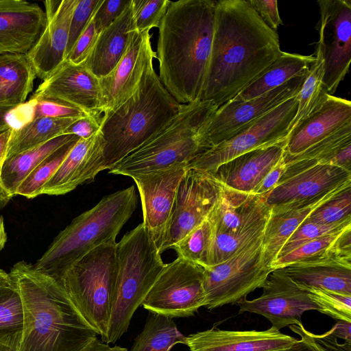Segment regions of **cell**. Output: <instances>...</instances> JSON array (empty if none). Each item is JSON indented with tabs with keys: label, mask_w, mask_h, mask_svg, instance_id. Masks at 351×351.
<instances>
[{
	"label": "cell",
	"mask_w": 351,
	"mask_h": 351,
	"mask_svg": "<svg viewBox=\"0 0 351 351\" xmlns=\"http://www.w3.org/2000/svg\"><path fill=\"white\" fill-rule=\"evenodd\" d=\"M281 51L276 31L247 0L216 1L211 51L199 100L218 108L232 100Z\"/></svg>",
	"instance_id": "6da1fadb"
},
{
	"label": "cell",
	"mask_w": 351,
	"mask_h": 351,
	"mask_svg": "<svg viewBox=\"0 0 351 351\" xmlns=\"http://www.w3.org/2000/svg\"><path fill=\"white\" fill-rule=\"evenodd\" d=\"M215 3L170 1L158 27V77L181 104L200 99L211 51Z\"/></svg>",
	"instance_id": "7a4b0ae2"
},
{
	"label": "cell",
	"mask_w": 351,
	"mask_h": 351,
	"mask_svg": "<svg viewBox=\"0 0 351 351\" xmlns=\"http://www.w3.org/2000/svg\"><path fill=\"white\" fill-rule=\"evenodd\" d=\"M8 274L23 307L20 351H80L97 337L56 280L24 261Z\"/></svg>",
	"instance_id": "3957f363"
},
{
	"label": "cell",
	"mask_w": 351,
	"mask_h": 351,
	"mask_svg": "<svg viewBox=\"0 0 351 351\" xmlns=\"http://www.w3.org/2000/svg\"><path fill=\"white\" fill-rule=\"evenodd\" d=\"M178 103L149 64L134 94L100 120L104 140L103 171L143 145L178 112Z\"/></svg>",
	"instance_id": "277c9868"
},
{
	"label": "cell",
	"mask_w": 351,
	"mask_h": 351,
	"mask_svg": "<svg viewBox=\"0 0 351 351\" xmlns=\"http://www.w3.org/2000/svg\"><path fill=\"white\" fill-rule=\"evenodd\" d=\"M136 204L134 185L105 196L57 235L34 265L35 269L58 280L74 263L94 248L116 243Z\"/></svg>",
	"instance_id": "5b68a950"
},
{
	"label": "cell",
	"mask_w": 351,
	"mask_h": 351,
	"mask_svg": "<svg viewBox=\"0 0 351 351\" xmlns=\"http://www.w3.org/2000/svg\"><path fill=\"white\" fill-rule=\"evenodd\" d=\"M217 108L209 101L181 104L161 130L114 165L109 173L133 178L180 163L189 164L206 151L203 130Z\"/></svg>",
	"instance_id": "8992f818"
},
{
	"label": "cell",
	"mask_w": 351,
	"mask_h": 351,
	"mask_svg": "<svg viewBox=\"0 0 351 351\" xmlns=\"http://www.w3.org/2000/svg\"><path fill=\"white\" fill-rule=\"evenodd\" d=\"M160 254L143 223L117 243V277L103 342L114 343L127 332L134 312L166 265Z\"/></svg>",
	"instance_id": "52a82bcc"
},
{
	"label": "cell",
	"mask_w": 351,
	"mask_h": 351,
	"mask_svg": "<svg viewBox=\"0 0 351 351\" xmlns=\"http://www.w3.org/2000/svg\"><path fill=\"white\" fill-rule=\"evenodd\" d=\"M116 244L94 248L57 280L101 340L108 330L117 277Z\"/></svg>",
	"instance_id": "ba28073f"
},
{
	"label": "cell",
	"mask_w": 351,
	"mask_h": 351,
	"mask_svg": "<svg viewBox=\"0 0 351 351\" xmlns=\"http://www.w3.org/2000/svg\"><path fill=\"white\" fill-rule=\"evenodd\" d=\"M262 239L219 264L203 267L204 307L212 310L236 304L261 288L274 269L265 266Z\"/></svg>",
	"instance_id": "9c48e42d"
},
{
	"label": "cell",
	"mask_w": 351,
	"mask_h": 351,
	"mask_svg": "<svg viewBox=\"0 0 351 351\" xmlns=\"http://www.w3.org/2000/svg\"><path fill=\"white\" fill-rule=\"evenodd\" d=\"M297 108L295 96L234 136L199 154L188 167L212 173L219 165L241 154L285 141Z\"/></svg>",
	"instance_id": "30bf717a"
},
{
	"label": "cell",
	"mask_w": 351,
	"mask_h": 351,
	"mask_svg": "<svg viewBox=\"0 0 351 351\" xmlns=\"http://www.w3.org/2000/svg\"><path fill=\"white\" fill-rule=\"evenodd\" d=\"M202 266L177 257L165 265L144 299L149 311L165 316H192L205 304Z\"/></svg>",
	"instance_id": "8fae6325"
},
{
	"label": "cell",
	"mask_w": 351,
	"mask_h": 351,
	"mask_svg": "<svg viewBox=\"0 0 351 351\" xmlns=\"http://www.w3.org/2000/svg\"><path fill=\"white\" fill-rule=\"evenodd\" d=\"M308 71L260 96L247 100H230L219 107L203 130L202 141L206 150L230 138L285 101L295 97Z\"/></svg>",
	"instance_id": "7c38bea8"
},
{
	"label": "cell",
	"mask_w": 351,
	"mask_h": 351,
	"mask_svg": "<svg viewBox=\"0 0 351 351\" xmlns=\"http://www.w3.org/2000/svg\"><path fill=\"white\" fill-rule=\"evenodd\" d=\"M317 48L324 61V85L332 95L349 71L351 61L350 0H319Z\"/></svg>",
	"instance_id": "4fadbf2b"
},
{
	"label": "cell",
	"mask_w": 351,
	"mask_h": 351,
	"mask_svg": "<svg viewBox=\"0 0 351 351\" xmlns=\"http://www.w3.org/2000/svg\"><path fill=\"white\" fill-rule=\"evenodd\" d=\"M223 188V186L210 173L189 168L177 190L161 253L171 248L207 218Z\"/></svg>",
	"instance_id": "5bb4252c"
},
{
	"label": "cell",
	"mask_w": 351,
	"mask_h": 351,
	"mask_svg": "<svg viewBox=\"0 0 351 351\" xmlns=\"http://www.w3.org/2000/svg\"><path fill=\"white\" fill-rule=\"evenodd\" d=\"M261 288L263 293L259 297L253 300L244 298L236 304L239 313L261 315L277 330L302 322L301 317L305 311H318L308 293L282 269L272 271Z\"/></svg>",
	"instance_id": "9a60e30c"
},
{
	"label": "cell",
	"mask_w": 351,
	"mask_h": 351,
	"mask_svg": "<svg viewBox=\"0 0 351 351\" xmlns=\"http://www.w3.org/2000/svg\"><path fill=\"white\" fill-rule=\"evenodd\" d=\"M187 163L141 174L132 178L142 205V223L160 253L169 230L180 182L189 169Z\"/></svg>",
	"instance_id": "2e32d148"
},
{
	"label": "cell",
	"mask_w": 351,
	"mask_h": 351,
	"mask_svg": "<svg viewBox=\"0 0 351 351\" xmlns=\"http://www.w3.org/2000/svg\"><path fill=\"white\" fill-rule=\"evenodd\" d=\"M351 181V171L314 160L286 165L278 182L265 196L271 208L315 198Z\"/></svg>",
	"instance_id": "e0dca14e"
},
{
	"label": "cell",
	"mask_w": 351,
	"mask_h": 351,
	"mask_svg": "<svg viewBox=\"0 0 351 351\" xmlns=\"http://www.w3.org/2000/svg\"><path fill=\"white\" fill-rule=\"evenodd\" d=\"M149 31L134 29L117 64L106 75L99 78L102 114L116 109L134 94L145 71L156 58Z\"/></svg>",
	"instance_id": "ac0fdd59"
},
{
	"label": "cell",
	"mask_w": 351,
	"mask_h": 351,
	"mask_svg": "<svg viewBox=\"0 0 351 351\" xmlns=\"http://www.w3.org/2000/svg\"><path fill=\"white\" fill-rule=\"evenodd\" d=\"M51 99L73 105L90 116L101 117L99 79L85 65L65 60L40 84L30 99Z\"/></svg>",
	"instance_id": "d6986e66"
},
{
	"label": "cell",
	"mask_w": 351,
	"mask_h": 351,
	"mask_svg": "<svg viewBox=\"0 0 351 351\" xmlns=\"http://www.w3.org/2000/svg\"><path fill=\"white\" fill-rule=\"evenodd\" d=\"M77 0H48L44 2L46 27L26 54L37 77L47 80L66 60L71 17Z\"/></svg>",
	"instance_id": "ffe728a7"
},
{
	"label": "cell",
	"mask_w": 351,
	"mask_h": 351,
	"mask_svg": "<svg viewBox=\"0 0 351 351\" xmlns=\"http://www.w3.org/2000/svg\"><path fill=\"white\" fill-rule=\"evenodd\" d=\"M299 341L273 327L265 330L210 328L186 337L190 351H284Z\"/></svg>",
	"instance_id": "44dd1931"
},
{
	"label": "cell",
	"mask_w": 351,
	"mask_h": 351,
	"mask_svg": "<svg viewBox=\"0 0 351 351\" xmlns=\"http://www.w3.org/2000/svg\"><path fill=\"white\" fill-rule=\"evenodd\" d=\"M46 24L45 11L37 3L0 0V54H27Z\"/></svg>",
	"instance_id": "7402d4cb"
},
{
	"label": "cell",
	"mask_w": 351,
	"mask_h": 351,
	"mask_svg": "<svg viewBox=\"0 0 351 351\" xmlns=\"http://www.w3.org/2000/svg\"><path fill=\"white\" fill-rule=\"evenodd\" d=\"M349 124L350 101L328 94L315 110L290 131L285 140V156L301 154Z\"/></svg>",
	"instance_id": "603a6c76"
},
{
	"label": "cell",
	"mask_w": 351,
	"mask_h": 351,
	"mask_svg": "<svg viewBox=\"0 0 351 351\" xmlns=\"http://www.w3.org/2000/svg\"><path fill=\"white\" fill-rule=\"evenodd\" d=\"M104 140L101 130L80 138L43 187V194L60 195L90 182L103 171Z\"/></svg>",
	"instance_id": "cb8c5ba5"
},
{
	"label": "cell",
	"mask_w": 351,
	"mask_h": 351,
	"mask_svg": "<svg viewBox=\"0 0 351 351\" xmlns=\"http://www.w3.org/2000/svg\"><path fill=\"white\" fill-rule=\"evenodd\" d=\"M349 185L351 181L311 199L271 207L261 241L265 266L271 268L284 244L315 209Z\"/></svg>",
	"instance_id": "d4e9b609"
},
{
	"label": "cell",
	"mask_w": 351,
	"mask_h": 351,
	"mask_svg": "<svg viewBox=\"0 0 351 351\" xmlns=\"http://www.w3.org/2000/svg\"><path fill=\"white\" fill-rule=\"evenodd\" d=\"M285 141L241 154L219 165L211 174L225 187L252 193L285 156Z\"/></svg>",
	"instance_id": "484cf974"
},
{
	"label": "cell",
	"mask_w": 351,
	"mask_h": 351,
	"mask_svg": "<svg viewBox=\"0 0 351 351\" xmlns=\"http://www.w3.org/2000/svg\"><path fill=\"white\" fill-rule=\"evenodd\" d=\"M266 195L243 193L223 186L208 216L215 232L236 233L268 219L270 207Z\"/></svg>",
	"instance_id": "4316f807"
},
{
	"label": "cell",
	"mask_w": 351,
	"mask_h": 351,
	"mask_svg": "<svg viewBox=\"0 0 351 351\" xmlns=\"http://www.w3.org/2000/svg\"><path fill=\"white\" fill-rule=\"evenodd\" d=\"M132 0L122 14L98 35L94 47L84 62L98 78L109 73L124 54L130 35L136 29Z\"/></svg>",
	"instance_id": "83f0119b"
},
{
	"label": "cell",
	"mask_w": 351,
	"mask_h": 351,
	"mask_svg": "<svg viewBox=\"0 0 351 351\" xmlns=\"http://www.w3.org/2000/svg\"><path fill=\"white\" fill-rule=\"evenodd\" d=\"M280 269L299 287L351 295V261L328 257L297 263Z\"/></svg>",
	"instance_id": "f1b7e54d"
},
{
	"label": "cell",
	"mask_w": 351,
	"mask_h": 351,
	"mask_svg": "<svg viewBox=\"0 0 351 351\" xmlns=\"http://www.w3.org/2000/svg\"><path fill=\"white\" fill-rule=\"evenodd\" d=\"M315 56L281 51L263 73L232 100H247L260 96L307 72Z\"/></svg>",
	"instance_id": "f546056e"
},
{
	"label": "cell",
	"mask_w": 351,
	"mask_h": 351,
	"mask_svg": "<svg viewBox=\"0 0 351 351\" xmlns=\"http://www.w3.org/2000/svg\"><path fill=\"white\" fill-rule=\"evenodd\" d=\"M77 138L79 137L73 134H62L39 146L7 158L0 169L2 184L14 196L21 183L46 157Z\"/></svg>",
	"instance_id": "4dcf8cb0"
},
{
	"label": "cell",
	"mask_w": 351,
	"mask_h": 351,
	"mask_svg": "<svg viewBox=\"0 0 351 351\" xmlns=\"http://www.w3.org/2000/svg\"><path fill=\"white\" fill-rule=\"evenodd\" d=\"M77 119L40 117L28 120L14 128L6 158L64 134L65 130Z\"/></svg>",
	"instance_id": "1f68e13d"
},
{
	"label": "cell",
	"mask_w": 351,
	"mask_h": 351,
	"mask_svg": "<svg viewBox=\"0 0 351 351\" xmlns=\"http://www.w3.org/2000/svg\"><path fill=\"white\" fill-rule=\"evenodd\" d=\"M36 77L26 54H0V86L8 101L14 105L25 104Z\"/></svg>",
	"instance_id": "d6a6232c"
},
{
	"label": "cell",
	"mask_w": 351,
	"mask_h": 351,
	"mask_svg": "<svg viewBox=\"0 0 351 351\" xmlns=\"http://www.w3.org/2000/svg\"><path fill=\"white\" fill-rule=\"evenodd\" d=\"M177 343L186 345V337L178 330L173 319L149 311L130 351H170Z\"/></svg>",
	"instance_id": "836d02e7"
},
{
	"label": "cell",
	"mask_w": 351,
	"mask_h": 351,
	"mask_svg": "<svg viewBox=\"0 0 351 351\" xmlns=\"http://www.w3.org/2000/svg\"><path fill=\"white\" fill-rule=\"evenodd\" d=\"M266 222L236 233H223L213 230L205 264L202 267L223 263L262 239Z\"/></svg>",
	"instance_id": "e575fe53"
},
{
	"label": "cell",
	"mask_w": 351,
	"mask_h": 351,
	"mask_svg": "<svg viewBox=\"0 0 351 351\" xmlns=\"http://www.w3.org/2000/svg\"><path fill=\"white\" fill-rule=\"evenodd\" d=\"M324 61L321 53L316 49L315 60L308 69L300 92L296 95L297 112L290 125L289 132L298 123L315 110L326 99L328 94L324 85Z\"/></svg>",
	"instance_id": "d590c367"
},
{
	"label": "cell",
	"mask_w": 351,
	"mask_h": 351,
	"mask_svg": "<svg viewBox=\"0 0 351 351\" xmlns=\"http://www.w3.org/2000/svg\"><path fill=\"white\" fill-rule=\"evenodd\" d=\"M343 230L321 237L302 245L286 255L278 258L272 263L271 268L273 269H280L297 263L328 257L348 260L341 256L337 247V239Z\"/></svg>",
	"instance_id": "8d00e7d4"
},
{
	"label": "cell",
	"mask_w": 351,
	"mask_h": 351,
	"mask_svg": "<svg viewBox=\"0 0 351 351\" xmlns=\"http://www.w3.org/2000/svg\"><path fill=\"white\" fill-rule=\"evenodd\" d=\"M79 139L77 138L68 142L46 157L21 183L15 195L34 198L42 195L44 186Z\"/></svg>",
	"instance_id": "74e56055"
},
{
	"label": "cell",
	"mask_w": 351,
	"mask_h": 351,
	"mask_svg": "<svg viewBox=\"0 0 351 351\" xmlns=\"http://www.w3.org/2000/svg\"><path fill=\"white\" fill-rule=\"evenodd\" d=\"M213 234L208 217L171 248L178 256L203 267Z\"/></svg>",
	"instance_id": "f35d334b"
},
{
	"label": "cell",
	"mask_w": 351,
	"mask_h": 351,
	"mask_svg": "<svg viewBox=\"0 0 351 351\" xmlns=\"http://www.w3.org/2000/svg\"><path fill=\"white\" fill-rule=\"evenodd\" d=\"M305 221L322 224L351 221V185L315 209Z\"/></svg>",
	"instance_id": "ab89813d"
},
{
	"label": "cell",
	"mask_w": 351,
	"mask_h": 351,
	"mask_svg": "<svg viewBox=\"0 0 351 351\" xmlns=\"http://www.w3.org/2000/svg\"><path fill=\"white\" fill-rule=\"evenodd\" d=\"M23 327V307L18 289L12 281L0 285V333L21 331Z\"/></svg>",
	"instance_id": "60d3db41"
},
{
	"label": "cell",
	"mask_w": 351,
	"mask_h": 351,
	"mask_svg": "<svg viewBox=\"0 0 351 351\" xmlns=\"http://www.w3.org/2000/svg\"><path fill=\"white\" fill-rule=\"evenodd\" d=\"M318 306V311L330 317L351 322V295L320 288L300 287Z\"/></svg>",
	"instance_id": "b9f144b4"
},
{
	"label": "cell",
	"mask_w": 351,
	"mask_h": 351,
	"mask_svg": "<svg viewBox=\"0 0 351 351\" xmlns=\"http://www.w3.org/2000/svg\"><path fill=\"white\" fill-rule=\"evenodd\" d=\"M349 226H351V221L335 224H322L304 220L284 244L278 258L286 255L307 242L339 232Z\"/></svg>",
	"instance_id": "7bdbcfd3"
},
{
	"label": "cell",
	"mask_w": 351,
	"mask_h": 351,
	"mask_svg": "<svg viewBox=\"0 0 351 351\" xmlns=\"http://www.w3.org/2000/svg\"><path fill=\"white\" fill-rule=\"evenodd\" d=\"M349 141H351V124L343 127L301 154L284 156V160L285 165L309 160H314L319 163L335 149Z\"/></svg>",
	"instance_id": "ee69618b"
},
{
	"label": "cell",
	"mask_w": 351,
	"mask_h": 351,
	"mask_svg": "<svg viewBox=\"0 0 351 351\" xmlns=\"http://www.w3.org/2000/svg\"><path fill=\"white\" fill-rule=\"evenodd\" d=\"M169 2V0H132L136 29L143 32L158 28Z\"/></svg>",
	"instance_id": "f6af8a7d"
},
{
	"label": "cell",
	"mask_w": 351,
	"mask_h": 351,
	"mask_svg": "<svg viewBox=\"0 0 351 351\" xmlns=\"http://www.w3.org/2000/svg\"><path fill=\"white\" fill-rule=\"evenodd\" d=\"M29 104L32 111L30 119L40 117L80 119L90 116L73 105L56 99H30Z\"/></svg>",
	"instance_id": "bcb514c9"
},
{
	"label": "cell",
	"mask_w": 351,
	"mask_h": 351,
	"mask_svg": "<svg viewBox=\"0 0 351 351\" xmlns=\"http://www.w3.org/2000/svg\"><path fill=\"white\" fill-rule=\"evenodd\" d=\"M101 2L102 0H77L71 20L66 58Z\"/></svg>",
	"instance_id": "7dc6e473"
},
{
	"label": "cell",
	"mask_w": 351,
	"mask_h": 351,
	"mask_svg": "<svg viewBox=\"0 0 351 351\" xmlns=\"http://www.w3.org/2000/svg\"><path fill=\"white\" fill-rule=\"evenodd\" d=\"M99 33L95 29L93 16L88 25L80 36L66 60L73 64H82L86 61L97 40Z\"/></svg>",
	"instance_id": "c3c4849f"
},
{
	"label": "cell",
	"mask_w": 351,
	"mask_h": 351,
	"mask_svg": "<svg viewBox=\"0 0 351 351\" xmlns=\"http://www.w3.org/2000/svg\"><path fill=\"white\" fill-rule=\"evenodd\" d=\"M129 1L102 0L93 16L95 29L99 34L122 14Z\"/></svg>",
	"instance_id": "681fc988"
},
{
	"label": "cell",
	"mask_w": 351,
	"mask_h": 351,
	"mask_svg": "<svg viewBox=\"0 0 351 351\" xmlns=\"http://www.w3.org/2000/svg\"><path fill=\"white\" fill-rule=\"evenodd\" d=\"M251 7L263 21L271 29L276 31L282 25L276 0H247Z\"/></svg>",
	"instance_id": "f907efd6"
},
{
	"label": "cell",
	"mask_w": 351,
	"mask_h": 351,
	"mask_svg": "<svg viewBox=\"0 0 351 351\" xmlns=\"http://www.w3.org/2000/svg\"><path fill=\"white\" fill-rule=\"evenodd\" d=\"M101 117L86 116L80 118L65 130L64 134H73L80 138H88L99 131Z\"/></svg>",
	"instance_id": "816d5d0a"
},
{
	"label": "cell",
	"mask_w": 351,
	"mask_h": 351,
	"mask_svg": "<svg viewBox=\"0 0 351 351\" xmlns=\"http://www.w3.org/2000/svg\"><path fill=\"white\" fill-rule=\"evenodd\" d=\"M289 328L298 334L300 339L292 348L284 351H326L315 341L312 333L304 328L302 322L291 325Z\"/></svg>",
	"instance_id": "f5cc1de1"
},
{
	"label": "cell",
	"mask_w": 351,
	"mask_h": 351,
	"mask_svg": "<svg viewBox=\"0 0 351 351\" xmlns=\"http://www.w3.org/2000/svg\"><path fill=\"white\" fill-rule=\"evenodd\" d=\"M285 168L286 165L283 157V158L265 176L252 193L258 195H266V194L276 186L285 172Z\"/></svg>",
	"instance_id": "db71d44e"
},
{
	"label": "cell",
	"mask_w": 351,
	"mask_h": 351,
	"mask_svg": "<svg viewBox=\"0 0 351 351\" xmlns=\"http://www.w3.org/2000/svg\"><path fill=\"white\" fill-rule=\"evenodd\" d=\"M320 163L337 166L351 171V141L335 149Z\"/></svg>",
	"instance_id": "11a10c76"
},
{
	"label": "cell",
	"mask_w": 351,
	"mask_h": 351,
	"mask_svg": "<svg viewBox=\"0 0 351 351\" xmlns=\"http://www.w3.org/2000/svg\"><path fill=\"white\" fill-rule=\"evenodd\" d=\"M315 341L326 351H351V342L340 344L337 338L328 332L322 335L313 334Z\"/></svg>",
	"instance_id": "9f6ffc18"
},
{
	"label": "cell",
	"mask_w": 351,
	"mask_h": 351,
	"mask_svg": "<svg viewBox=\"0 0 351 351\" xmlns=\"http://www.w3.org/2000/svg\"><path fill=\"white\" fill-rule=\"evenodd\" d=\"M22 330L0 333V351H20Z\"/></svg>",
	"instance_id": "6f0895ef"
},
{
	"label": "cell",
	"mask_w": 351,
	"mask_h": 351,
	"mask_svg": "<svg viewBox=\"0 0 351 351\" xmlns=\"http://www.w3.org/2000/svg\"><path fill=\"white\" fill-rule=\"evenodd\" d=\"M23 105H0V132L10 128H15L10 118L13 117V114L19 111Z\"/></svg>",
	"instance_id": "680465c9"
},
{
	"label": "cell",
	"mask_w": 351,
	"mask_h": 351,
	"mask_svg": "<svg viewBox=\"0 0 351 351\" xmlns=\"http://www.w3.org/2000/svg\"><path fill=\"white\" fill-rule=\"evenodd\" d=\"M351 322L338 320L333 327L328 332L336 338L351 342Z\"/></svg>",
	"instance_id": "91938a15"
},
{
	"label": "cell",
	"mask_w": 351,
	"mask_h": 351,
	"mask_svg": "<svg viewBox=\"0 0 351 351\" xmlns=\"http://www.w3.org/2000/svg\"><path fill=\"white\" fill-rule=\"evenodd\" d=\"M80 351H128V350L125 348L117 346H110L97 337L84 346Z\"/></svg>",
	"instance_id": "94428289"
},
{
	"label": "cell",
	"mask_w": 351,
	"mask_h": 351,
	"mask_svg": "<svg viewBox=\"0 0 351 351\" xmlns=\"http://www.w3.org/2000/svg\"><path fill=\"white\" fill-rule=\"evenodd\" d=\"M13 128H10L0 132V169L7 157L9 142Z\"/></svg>",
	"instance_id": "6125c7cd"
},
{
	"label": "cell",
	"mask_w": 351,
	"mask_h": 351,
	"mask_svg": "<svg viewBox=\"0 0 351 351\" xmlns=\"http://www.w3.org/2000/svg\"><path fill=\"white\" fill-rule=\"evenodd\" d=\"M13 196L5 189L0 178V209L3 208Z\"/></svg>",
	"instance_id": "be15d7a7"
},
{
	"label": "cell",
	"mask_w": 351,
	"mask_h": 351,
	"mask_svg": "<svg viewBox=\"0 0 351 351\" xmlns=\"http://www.w3.org/2000/svg\"><path fill=\"white\" fill-rule=\"evenodd\" d=\"M7 241V234L5 230L3 217L0 216V251L4 247Z\"/></svg>",
	"instance_id": "e7e4bbea"
},
{
	"label": "cell",
	"mask_w": 351,
	"mask_h": 351,
	"mask_svg": "<svg viewBox=\"0 0 351 351\" xmlns=\"http://www.w3.org/2000/svg\"><path fill=\"white\" fill-rule=\"evenodd\" d=\"M10 282L9 274L0 269V285L8 284Z\"/></svg>",
	"instance_id": "03108f58"
},
{
	"label": "cell",
	"mask_w": 351,
	"mask_h": 351,
	"mask_svg": "<svg viewBox=\"0 0 351 351\" xmlns=\"http://www.w3.org/2000/svg\"><path fill=\"white\" fill-rule=\"evenodd\" d=\"M0 105H14L11 104L5 93V91L3 90V88L0 86Z\"/></svg>",
	"instance_id": "003e7915"
}]
</instances>
